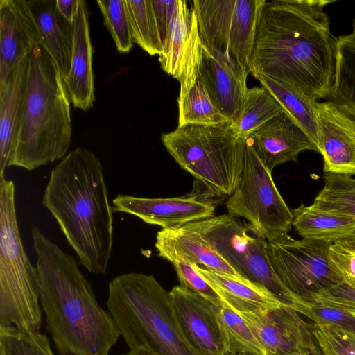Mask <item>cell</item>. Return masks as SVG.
Segmentation results:
<instances>
[{
    "label": "cell",
    "mask_w": 355,
    "mask_h": 355,
    "mask_svg": "<svg viewBox=\"0 0 355 355\" xmlns=\"http://www.w3.org/2000/svg\"><path fill=\"white\" fill-rule=\"evenodd\" d=\"M220 315L229 355H266L254 334L238 313L223 302Z\"/></svg>",
    "instance_id": "obj_31"
},
{
    "label": "cell",
    "mask_w": 355,
    "mask_h": 355,
    "mask_svg": "<svg viewBox=\"0 0 355 355\" xmlns=\"http://www.w3.org/2000/svg\"><path fill=\"white\" fill-rule=\"evenodd\" d=\"M27 73L26 56L0 81V178L5 177L22 121Z\"/></svg>",
    "instance_id": "obj_21"
},
{
    "label": "cell",
    "mask_w": 355,
    "mask_h": 355,
    "mask_svg": "<svg viewBox=\"0 0 355 355\" xmlns=\"http://www.w3.org/2000/svg\"><path fill=\"white\" fill-rule=\"evenodd\" d=\"M332 0H272L263 6L248 71L317 101L334 83L337 37L325 7Z\"/></svg>",
    "instance_id": "obj_1"
},
{
    "label": "cell",
    "mask_w": 355,
    "mask_h": 355,
    "mask_svg": "<svg viewBox=\"0 0 355 355\" xmlns=\"http://www.w3.org/2000/svg\"><path fill=\"white\" fill-rule=\"evenodd\" d=\"M214 250L242 277L270 292L277 297L286 288L274 271L268 254L266 239L248 233L236 216H213L182 226Z\"/></svg>",
    "instance_id": "obj_8"
},
{
    "label": "cell",
    "mask_w": 355,
    "mask_h": 355,
    "mask_svg": "<svg viewBox=\"0 0 355 355\" xmlns=\"http://www.w3.org/2000/svg\"><path fill=\"white\" fill-rule=\"evenodd\" d=\"M155 246L158 255L171 263L177 260L184 261L241 280H247L197 235L182 226L159 231Z\"/></svg>",
    "instance_id": "obj_22"
},
{
    "label": "cell",
    "mask_w": 355,
    "mask_h": 355,
    "mask_svg": "<svg viewBox=\"0 0 355 355\" xmlns=\"http://www.w3.org/2000/svg\"><path fill=\"white\" fill-rule=\"evenodd\" d=\"M103 24L111 35L116 49L128 53L134 45L129 12L125 0H98Z\"/></svg>",
    "instance_id": "obj_32"
},
{
    "label": "cell",
    "mask_w": 355,
    "mask_h": 355,
    "mask_svg": "<svg viewBox=\"0 0 355 355\" xmlns=\"http://www.w3.org/2000/svg\"><path fill=\"white\" fill-rule=\"evenodd\" d=\"M172 263L182 287L203 297L214 304L222 306L220 297L192 263L180 260L174 261Z\"/></svg>",
    "instance_id": "obj_38"
},
{
    "label": "cell",
    "mask_w": 355,
    "mask_h": 355,
    "mask_svg": "<svg viewBox=\"0 0 355 355\" xmlns=\"http://www.w3.org/2000/svg\"><path fill=\"white\" fill-rule=\"evenodd\" d=\"M352 26H353V31H355V19H354V21L353 22Z\"/></svg>",
    "instance_id": "obj_45"
},
{
    "label": "cell",
    "mask_w": 355,
    "mask_h": 355,
    "mask_svg": "<svg viewBox=\"0 0 355 355\" xmlns=\"http://www.w3.org/2000/svg\"><path fill=\"white\" fill-rule=\"evenodd\" d=\"M0 355H54L46 334L0 329Z\"/></svg>",
    "instance_id": "obj_34"
},
{
    "label": "cell",
    "mask_w": 355,
    "mask_h": 355,
    "mask_svg": "<svg viewBox=\"0 0 355 355\" xmlns=\"http://www.w3.org/2000/svg\"><path fill=\"white\" fill-rule=\"evenodd\" d=\"M154 12L162 42L175 14L178 0H152Z\"/></svg>",
    "instance_id": "obj_40"
},
{
    "label": "cell",
    "mask_w": 355,
    "mask_h": 355,
    "mask_svg": "<svg viewBox=\"0 0 355 355\" xmlns=\"http://www.w3.org/2000/svg\"><path fill=\"white\" fill-rule=\"evenodd\" d=\"M317 147L324 172L355 175V118L329 101L316 102Z\"/></svg>",
    "instance_id": "obj_15"
},
{
    "label": "cell",
    "mask_w": 355,
    "mask_h": 355,
    "mask_svg": "<svg viewBox=\"0 0 355 355\" xmlns=\"http://www.w3.org/2000/svg\"><path fill=\"white\" fill-rule=\"evenodd\" d=\"M250 327L266 355H306L320 351L313 324L295 309L280 305L266 312L239 313Z\"/></svg>",
    "instance_id": "obj_13"
},
{
    "label": "cell",
    "mask_w": 355,
    "mask_h": 355,
    "mask_svg": "<svg viewBox=\"0 0 355 355\" xmlns=\"http://www.w3.org/2000/svg\"><path fill=\"white\" fill-rule=\"evenodd\" d=\"M313 334L322 355H355V336L323 323L313 324Z\"/></svg>",
    "instance_id": "obj_35"
},
{
    "label": "cell",
    "mask_w": 355,
    "mask_h": 355,
    "mask_svg": "<svg viewBox=\"0 0 355 355\" xmlns=\"http://www.w3.org/2000/svg\"><path fill=\"white\" fill-rule=\"evenodd\" d=\"M122 355H156V354H155L148 350L139 349V350H134V351L129 350L128 352L123 354Z\"/></svg>",
    "instance_id": "obj_42"
},
{
    "label": "cell",
    "mask_w": 355,
    "mask_h": 355,
    "mask_svg": "<svg viewBox=\"0 0 355 355\" xmlns=\"http://www.w3.org/2000/svg\"><path fill=\"white\" fill-rule=\"evenodd\" d=\"M353 314H354V315H355V313H353Z\"/></svg>",
    "instance_id": "obj_47"
},
{
    "label": "cell",
    "mask_w": 355,
    "mask_h": 355,
    "mask_svg": "<svg viewBox=\"0 0 355 355\" xmlns=\"http://www.w3.org/2000/svg\"><path fill=\"white\" fill-rule=\"evenodd\" d=\"M284 112L282 105L266 88L263 86L249 88L243 106L231 123V127L238 137L248 139L254 131Z\"/></svg>",
    "instance_id": "obj_27"
},
{
    "label": "cell",
    "mask_w": 355,
    "mask_h": 355,
    "mask_svg": "<svg viewBox=\"0 0 355 355\" xmlns=\"http://www.w3.org/2000/svg\"><path fill=\"white\" fill-rule=\"evenodd\" d=\"M42 43L26 0H0V81Z\"/></svg>",
    "instance_id": "obj_18"
},
{
    "label": "cell",
    "mask_w": 355,
    "mask_h": 355,
    "mask_svg": "<svg viewBox=\"0 0 355 355\" xmlns=\"http://www.w3.org/2000/svg\"><path fill=\"white\" fill-rule=\"evenodd\" d=\"M161 139L178 165L211 193L234 192L243 170L247 139L238 137L230 122L178 126Z\"/></svg>",
    "instance_id": "obj_7"
},
{
    "label": "cell",
    "mask_w": 355,
    "mask_h": 355,
    "mask_svg": "<svg viewBox=\"0 0 355 355\" xmlns=\"http://www.w3.org/2000/svg\"><path fill=\"white\" fill-rule=\"evenodd\" d=\"M248 71L220 51L203 46L198 76L214 102L230 123L244 103Z\"/></svg>",
    "instance_id": "obj_17"
},
{
    "label": "cell",
    "mask_w": 355,
    "mask_h": 355,
    "mask_svg": "<svg viewBox=\"0 0 355 355\" xmlns=\"http://www.w3.org/2000/svg\"><path fill=\"white\" fill-rule=\"evenodd\" d=\"M312 205L320 210L355 217V190L340 175L327 173L324 185Z\"/></svg>",
    "instance_id": "obj_33"
},
{
    "label": "cell",
    "mask_w": 355,
    "mask_h": 355,
    "mask_svg": "<svg viewBox=\"0 0 355 355\" xmlns=\"http://www.w3.org/2000/svg\"><path fill=\"white\" fill-rule=\"evenodd\" d=\"M306 355H322L321 351H318V352H313V353H311V354H306Z\"/></svg>",
    "instance_id": "obj_44"
},
{
    "label": "cell",
    "mask_w": 355,
    "mask_h": 355,
    "mask_svg": "<svg viewBox=\"0 0 355 355\" xmlns=\"http://www.w3.org/2000/svg\"><path fill=\"white\" fill-rule=\"evenodd\" d=\"M134 42L150 55H161L163 42L152 0H125Z\"/></svg>",
    "instance_id": "obj_30"
},
{
    "label": "cell",
    "mask_w": 355,
    "mask_h": 355,
    "mask_svg": "<svg viewBox=\"0 0 355 355\" xmlns=\"http://www.w3.org/2000/svg\"><path fill=\"white\" fill-rule=\"evenodd\" d=\"M178 125H211L230 122L214 102L207 87L198 76L191 89L178 98Z\"/></svg>",
    "instance_id": "obj_29"
},
{
    "label": "cell",
    "mask_w": 355,
    "mask_h": 355,
    "mask_svg": "<svg viewBox=\"0 0 355 355\" xmlns=\"http://www.w3.org/2000/svg\"><path fill=\"white\" fill-rule=\"evenodd\" d=\"M113 212L138 217L146 223L165 228L214 216L215 206L197 197L144 198L119 194L112 200Z\"/></svg>",
    "instance_id": "obj_16"
},
{
    "label": "cell",
    "mask_w": 355,
    "mask_h": 355,
    "mask_svg": "<svg viewBox=\"0 0 355 355\" xmlns=\"http://www.w3.org/2000/svg\"><path fill=\"white\" fill-rule=\"evenodd\" d=\"M168 294L177 321L189 343L203 355H229L221 306L180 285Z\"/></svg>",
    "instance_id": "obj_14"
},
{
    "label": "cell",
    "mask_w": 355,
    "mask_h": 355,
    "mask_svg": "<svg viewBox=\"0 0 355 355\" xmlns=\"http://www.w3.org/2000/svg\"><path fill=\"white\" fill-rule=\"evenodd\" d=\"M46 329L60 355H109L120 334L78 263L38 227L31 229Z\"/></svg>",
    "instance_id": "obj_2"
},
{
    "label": "cell",
    "mask_w": 355,
    "mask_h": 355,
    "mask_svg": "<svg viewBox=\"0 0 355 355\" xmlns=\"http://www.w3.org/2000/svg\"><path fill=\"white\" fill-rule=\"evenodd\" d=\"M328 256L334 270L343 283L355 287V235L329 245Z\"/></svg>",
    "instance_id": "obj_37"
},
{
    "label": "cell",
    "mask_w": 355,
    "mask_h": 355,
    "mask_svg": "<svg viewBox=\"0 0 355 355\" xmlns=\"http://www.w3.org/2000/svg\"><path fill=\"white\" fill-rule=\"evenodd\" d=\"M292 225L302 239L332 243L355 235V217L338 214L303 203L293 210Z\"/></svg>",
    "instance_id": "obj_25"
},
{
    "label": "cell",
    "mask_w": 355,
    "mask_h": 355,
    "mask_svg": "<svg viewBox=\"0 0 355 355\" xmlns=\"http://www.w3.org/2000/svg\"><path fill=\"white\" fill-rule=\"evenodd\" d=\"M36 266L21 239L14 182L0 178V329L39 331L42 322Z\"/></svg>",
    "instance_id": "obj_6"
},
{
    "label": "cell",
    "mask_w": 355,
    "mask_h": 355,
    "mask_svg": "<svg viewBox=\"0 0 355 355\" xmlns=\"http://www.w3.org/2000/svg\"><path fill=\"white\" fill-rule=\"evenodd\" d=\"M42 203L57 221L78 263L105 275L113 241V209L103 166L83 147L69 153L51 170Z\"/></svg>",
    "instance_id": "obj_3"
},
{
    "label": "cell",
    "mask_w": 355,
    "mask_h": 355,
    "mask_svg": "<svg viewBox=\"0 0 355 355\" xmlns=\"http://www.w3.org/2000/svg\"><path fill=\"white\" fill-rule=\"evenodd\" d=\"M266 1H192L203 44L221 52L248 71L257 24Z\"/></svg>",
    "instance_id": "obj_11"
},
{
    "label": "cell",
    "mask_w": 355,
    "mask_h": 355,
    "mask_svg": "<svg viewBox=\"0 0 355 355\" xmlns=\"http://www.w3.org/2000/svg\"><path fill=\"white\" fill-rule=\"evenodd\" d=\"M193 266L222 302L238 313H263L282 304L267 289L250 281L241 280L196 264Z\"/></svg>",
    "instance_id": "obj_24"
},
{
    "label": "cell",
    "mask_w": 355,
    "mask_h": 355,
    "mask_svg": "<svg viewBox=\"0 0 355 355\" xmlns=\"http://www.w3.org/2000/svg\"><path fill=\"white\" fill-rule=\"evenodd\" d=\"M254 77L259 81L261 86L272 93L282 105L284 112L301 127L317 146V101L266 76L257 75Z\"/></svg>",
    "instance_id": "obj_28"
},
{
    "label": "cell",
    "mask_w": 355,
    "mask_h": 355,
    "mask_svg": "<svg viewBox=\"0 0 355 355\" xmlns=\"http://www.w3.org/2000/svg\"><path fill=\"white\" fill-rule=\"evenodd\" d=\"M268 242L270 264L283 285L299 300L313 303L315 298L343 282L331 266V243L279 235Z\"/></svg>",
    "instance_id": "obj_10"
},
{
    "label": "cell",
    "mask_w": 355,
    "mask_h": 355,
    "mask_svg": "<svg viewBox=\"0 0 355 355\" xmlns=\"http://www.w3.org/2000/svg\"><path fill=\"white\" fill-rule=\"evenodd\" d=\"M46 50L64 80L71 66L73 28L59 12L56 0H26Z\"/></svg>",
    "instance_id": "obj_23"
},
{
    "label": "cell",
    "mask_w": 355,
    "mask_h": 355,
    "mask_svg": "<svg viewBox=\"0 0 355 355\" xmlns=\"http://www.w3.org/2000/svg\"><path fill=\"white\" fill-rule=\"evenodd\" d=\"M248 139L271 173L279 164L297 162L300 153L304 150L318 153L308 135L285 112L268 121Z\"/></svg>",
    "instance_id": "obj_19"
},
{
    "label": "cell",
    "mask_w": 355,
    "mask_h": 355,
    "mask_svg": "<svg viewBox=\"0 0 355 355\" xmlns=\"http://www.w3.org/2000/svg\"><path fill=\"white\" fill-rule=\"evenodd\" d=\"M226 207L230 214L246 219L248 228L266 241L291 229L293 211L248 139L242 175Z\"/></svg>",
    "instance_id": "obj_9"
},
{
    "label": "cell",
    "mask_w": 355,
    "mask_h": 355,
    "mask_svg": "<svg viewBox=\"0 0 355 355\" xmlns=\"http://www.w3.org/2000/svg\"><path fill=\"white\" fill-rule=\"evenodd\" d=\"M342 180L347 184L348 186L352 187L355 190V178H352L351 176L346 175H340Z\"/></svg>",
    "instance_id": "obj_43"
},
{
    "label": "cell",
    "mask_w": 355,
    "mask_h": 355,
    "mask_svg": "<svg viewBox=\"0 0 355 355\" xmlns=\"http://www.w3.org/2000/svg\"><path fill=\"white\" fill-rule=\"evenodd\" d=\"M327 100L355 118V31L337 37L336 74Z\"/></svg>",
    "instance_id": "obj_26"
},
{
    "label": "cell",
    "mask_w": 355,
    "mask_h": 355,
    "mask_svg": "<svg viewBox=\"0 0 355 355\" xmlns=\"http://www.w3.org/2000/svg\"><path fill=\"white\" fill-rule=\"evenodd\" d=\"M72 26L73 42L71 66L64 82L73 107L86 111L93 107L95 94L89 10L84 0H78Z\"/></svg>",
    "instance_id": "obj_20"
},
{
    "label": "cell",
    "mask_w": 355,
    "mask_h": 355,
    "mask_svg": "<svg viewBox=\"0 0 355 355\" xmlns=\"http://www.w3.org/2000/svg\"><path fill=\"white\" fill-rule=\"evenodd\" d=\"M297 311L314 322L329 324L355 336V315L352 313L315 303H304Z\"/></svg>",
    "instance_id": "obj_36"
},
{
    "label": "cell",
    "mask_w": 355,
    "mask_h": 355,
    "mask_svg": "<svg viewBox=\"0 0 355 355\" xmlns=\"http://www.w3.org/2000/svg\"><path fill=\"white\" fill-rule=\"evenodd\" d=\"M78 0H56V5L59 12L72 24Z\"/></svg>",
    "instance_id": "obj_41"
},
{
    "label": "cell",
    "mask_w": 355,
    "mask_h": 355,
    "mask_svg": "<svg viewBox=\"0 0 355 355\" xmlns=\"http://www.w3.org/2000/svg\"><path fill=\"white\" fill-rule=\"evenodd\" d=\"M203 46L195 10L187 1L178 0L175 14L159 55L162 70L180 83L178 98H182L197 80Z\"/></svg>",
    "instance_id": "obj_12"
},
{
    "label": "cell",
    "mask_w": 355,
    "mask_h": 355,
    "mask_svg": "<svg viewBox=\"0 0 355 355\" xmlns=\"http://www.w3.org/2000/svg\"><path fill=\"white\" fill-rule=\"evenodd\" d=\"M238 355H246V354H238Z\"/></svg>",
    "instance_id": "obj_46"
},
{
    "label": "cell",
    "mask_w": 355,
    "mask_h": 355,
    "mask_svg": "<svg viewBox=\"0 0 355 355\" xmlns=\"http://www.w3.org/2000/svg\"><path fill=\"white\" fill-rule=\"evenodd\" d=\"M107 307L129 350L156 355H203L184 336L168 292L151 275L129 272L108 284Z\"/></svg>",
    "instance_id": "obj_5"
},
{
    "label": "cell",
    "mask_w": 355,
    "mask_h": 355,
    "mask_svg": "<svg viewBox=\"0 0 355 355\" xmlns=\"http://www.w3.org/2000/svg\"><path fill=\"white\" fill-rule=\"evenodd\" d=\"M313 303L355 313V287L341 283L317 297Z\"/></svg>",
    "instance_id": "obj_39"
},
{
    "label": "cell",
    "mask_w": 355,
    "mask_h": 355,
    "mask_svg": "<svg viewBox=\"0 0 355 355\" xmlns=\"http://www.w3.org/2000/svg\"><path fill=\"white\" fill-rule=\"evenodd\" d=\"M27 58L24 111L8 167L33 171L66 156L72 125L70 98L49 53L39 45Z\"/></svg>",
    "instance_id": "obj_4"
}]
</instances>
